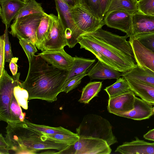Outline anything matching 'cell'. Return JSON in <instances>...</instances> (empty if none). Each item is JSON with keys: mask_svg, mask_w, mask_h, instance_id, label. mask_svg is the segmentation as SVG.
<instances>
[{"mask_svg": "<svg viewBox=\"0 0 154 154\" xmlns=\"http://www.w3.org/2000/svg\"><path fill=\"white\" fill-rule=\"evenodd\" d=\"M93 13L98 18L103 20L99 0H80V4Z\"/></svg>", "mask_w": 154, "mask_h": 154, "instance_id": "cell-31", "label": "cell"}, {"mask_svg": "<svg viewBox=\"0 0 154 154\" xmlns=\"http://www.w3.org/2000/svg\"><path fill=\"white\" fill-rule=\"evenodd\" d=\"M14 93L20 106L23 109H27L28 108V93L26 89L23 88L21 83L20 81L14 87Z\"/></svg>", "mask_w": 154, "mask_h": 154, "instance_id": "cell-29", "label": "cell"}, {"mask_svg": "<svg viewBox=\"0 0 154 154\" xmlns=\"http://www.w3.org/2000/svg\"><path fill=\"white\" fill-rule=\"evenodd\" d=\"M45 13L41 3L37 2L35 0H30L26 3L20 10L14 20L31 14H44Z\"/></svg>", "mask_w": 154, "mask_h": 154, "instance_id": "cell-27", "label": "cell"}, {"mask_svg": "<svg viewBox=\"0 0 154 154\" xmlns=\"http://www.w3.org/2000/svg\"><path fill=\"white\" fill-rule=\"evenodd\" d=\"M137 7L139 12L154 15V0H140L137 2Z\"/></svg>", "mask_w": 154, "mask_h": 154, "instance_id": "cell-34", "label": "cell"}, {"mask_svg": "<svg viewBox=\"0 0 154 154\" xmlns=\"http://www.w3.org/2000/svg\"><path fill=\"white\" fill-rule=\"evenodd\" d=\"M18 60L17 57H13L9 63L10 69L13 76L15 75L17 73L18 65L17 64Z\"/></svg>", "mask_w": 154, "mask_h": 154, "instance_id": "cell-39", "label": "cell"}, {"mask_svg": "<svg viewBox=\"0 0 154 154\" xmlns=\"http://www.w3.org/2000/svg\"><path fill=\"white\" fill-rule=\"evenodd\" d=\"M88 71V69L84 73L74 76L66 81L63 85L62 92L67 93L77 87L81 83L82 79L87 76Z\"/></svg>", "mask_w": 154, "mask_h": 154, "instance_id": "cell-32", "label": "cell"}, {"mask_svg": "<svg viewBox=\"0 0 154 154\" xmlns=\"http://www.w3.org/2000/svg\"><path fill=\"white\" fill-rule=\"evenodd\" d=\"M137 0V2H138V1H140V0Z\"/></svg>", "mask_w": 154, "mask_h": 154, "instance_id": "cell-46", "label": "cell"}, {"mask_svg": "<svg viewBox=\"0 0 154 154\" xmlns=\"http://www.w3.org/2000/svg\"><path fill=\"white\" fill-rule=\"evenodd\" d=\"M143 137L147 140L154 141V128L150 130L144 135Z\"/></svg>", "mask_w": 154, "mask_h": 154, "instance_id": "cell-41", "label": "cell"}, {"mask_svg": "<svg viewBox=\"0 0 154 154\" xmlns=\"http://www.w3.org/2000/svg\"><path fill=\"white\" fill-rule=\"evenodd\" d=\"M26 3L21 0H0V16L5 26H10L12 20Z\"/></svg>", "mask_w": 154, "mask_h": 154, "instance_id": "cell-17", "label": "cell"}, {"mask_svg": "<svg viewBox=\"0 0 154 154\" xmlns=\"http://www.w3.org/2000/svg\"><path fill=\"white\" fill-rule=\"evenodd\" d=\"M122 73L103 62L98 60L97 63L87 73L91 80L97 79H118Z\"/></svg>", "mask_w": 154, "mask_h": 154, "instance_id": "cell-19", "label": "cell"}, {"mask_svg": "<svg viewBox=\"0 0 154 154\" xmlns=\"http://www.w3.org/2000/svg\"><path fill=\"white\" fill-rule=\"evenodd\" d=\"M50 139L60 143L70 145L74 144L79 139L78 134L70 130L67 132L56 134H49L45 133Z\"/></svg>", "mask_w": 154, "mask_h": 154, "instance_id": "cell-28", "label": "cell"}, {"mask_svg": "<svg viewBox=\"0 0 154 154\" xmlns=\"http://www.w3.org/2000/svg\"><path fill=\"white\" fill-rule=\"evenodd\" d=\"M10 150L8 142L1 133L0 135V154H9V151Z\"/></svg>", "mask_w": 154, "mask_h": 154, "instance_id": "cell-38", "label": "cell"}, {"mask_svg": "<svg viewBox=\"0 0 154 154\" xmlns=\"http://www.w3.org/2000/svg\"><path fill=\"white\" fill-rule=\"evenodd\" d=\"M76 132L80 137L101 139L106 141L110 146L117 142L109 122L96 114L85 115L79 126L76 128Z\"/></svg>", "mask_w": 154, "mask_h": 154, "instance_id": "cell-4", "label": "cell"}, {"mask_svg": "<svg viewBox=\"0 0 154 154\" xmlns=\"http://www.w3.org/2000/svg\"><path fill=\"white\" fill-rule=\"evenodd\" d=\"M6 129L5 139L15 153L35 154L40 150L55 149L60 154L70 146L50 139L45 133L29 126L24 120L8 123Z\"/></svg>", "mask_w": 154, "mask_h": 154, "instance_id": "cell-3", "label": "cell"}, {"mask_svg": "<svg viewBox=\"0 0 154 154\" xmlns=\"http://www.w3.org/2000/svg\"><path fill=\"white\" fill-rule=\"evenodd\" d=\"M76 5H79L80 3V0H74Z\"/></svg>", "mask_w": 154, "mask_h": 154, "instance_id": "cell-43", "label": "cell"}, {"mask_svg": "<svg viewBox=\"0 0 154 154\" xmlns=\"http://www.w3.org/2000/svg\"><path fill=\"white\" fill-rule=\"evenodd\" d=\"M50 14L52 20L50 32L38 48L42 52L46 50H61L67 45L65 30L60 18L53 14Z\"/></svg>", "mask_w": 154, "mask_h": 154, "instance_id": "cell-9", "label": "cell"}, {"mask_svg": "<svg viewBox=\"0 0 154 154\" xmlns=\"http://www.w3.org/2000/svg\"><path fill=\"white\" fill-rule=\"evenodd\" d=\"M125 79H130L140 81L154 86V74L147 70L136 66L130 70L122 74Z\"/></svg>", "mask_w": 154, "mask_h": 154, "instance_id": "cell-21", "label": "cell"}, {"mask_svg": "<svg viewBox=\"0 0 154 154\" xmlns=\"http://www.w3.org/2000/svg\"><path fill=\"white\" fill-rule=\"evenodd\" d=\"M131 37L137 39L146 48L154 52V32L136 35Z\"/></svg>", "mask_w": 154, "mask_h": 154, "instance_id": "cell-35", "label": "cell"}, {"mask_svg": "<svg viewBox=\"0 0 154 154\" xmlns=\"http://www.w3.org/2000/svg\"><path fill=\"white\" fill-rule=\"evenodd\" d=\"M109 95V98L129 93L131 91L126 80L120 77L115 82L104 89Z\"/></svg>", "mask_w": 154, "mask_h": 154, "instance_id": "cell-24", "label": "cell"}, {"mask_svg": "<svg viewBox=\"0 0 154 154\" xmlns=\"http://www.w3.org/2000/svg\"><path fill=\"white\" fill-rule=\"evenodd\" d=\"M20 73H17L12 77L5 69L0 77V120L10 121V111L20 105L14 93V88L20 81Z\"/></svg>", "mask_w": 154, "mask_h": 154, "instance_id": "cell-5", "label": "cell"}, {"mask_svg": "<svg viewBox=\"0 0 154 154\" xmlns=\"http://www.w3.org/2000/svg\"><path fill=\"white\" fill-rule=\"evenodd\" d=\"M137 2L136 0H111L106 14L114 11L120 10L133 14L138 12Z\"/></svg>", "mask_w": 154, "mask_h": 154, "instance_id": "cell-23", "label": "cell"}, {"mask_svg": "<svg viewBox=\"0 0 154 154\" xmlns=\"http://www.w3.org/2000/svg\"><path fill=\"white\" fill-rule=\"evenodd\" d=\"M58 15L60 18L65 32L68 46L74 47L78 43L77 38L80 35L72 17L71 9L65 0H54Z\"/></svg>", "mask_w": 154, "mask_h": 154, "instance_id": "cell-10", "label": "cell"}, {"mask_svg": "<svg viewBox=\"0 0 154 154\" xmlns=\"http://www.w3.org/2000/svg\"><path fill=\"white\" fill-rule=\"evenodd\" d=\"M18 39L19 43L24 51L29 63L35 53L37 51L36 45L23 38H20Z\"/></svg>", "mask_w": 154, "mask_h": 154, "instance_id": "cell-33", "label": "cell"}, {"mask_svg": "<svg viewBox=\"0 0 154 154\" xmlns=\"http://www.w3.org/2000/svg\"><path fill=\"white\" fill-rule=\"evenodd\" d=\"M129 41L136 64L154 74V52L134 38L130 37Z\"/></svg>", "mask_w": 154, "mask_h": 154, "instance_id": "cell-12", "label": "cell"}, {"mask_svg": "<svg viewBox=\"0 0 154 154\" xmlns=\"http://www.w3.org/2000/svg\"><path fill=\"white\" fill-rule=\"evenodd\" d=\"M118 147L115 152L122 154H154V142L150 143L135 138Z\"/></svg>", "mask_w": 154, "mask_h": 154, "instance_id": "cell-15", "label": "cell"}, {"mask_svg": "<svg viewBox=\"0 0 154 154\" xmlns=\"http://www.w3.org/2000/svg\"><path fill=\"white\" fill-rule=\"evenodd\" d=\"M111 151L110 146L103 140L79 137L60 154H109Z\"/></svg>", "mask_w": 154, "mask_h": 154, "instance_id": "cell-8", "label": "cell"}, {"mask_svg": "<svg viewBox=\"0 0 154 154\" xmlns=\"http://www.w3.org/2000/svg\"><path fill=\"white\" fill-rule=\"evenodd\" d=\"M71 11L73 20L80 35L94 32L105 25L103 20L99 19L80 5L71 7Z\"/></svg>", "mask_w": 154, "mask_h": 154, "instance_id": "cell-7", "label": "cell"}, {"mask_svg": "<svg viewBox=\"0 0 154 154\" xmlns=\"http://www.w3.org/2000/svg\"><path fill=\"white\" fill-rule=\"evenodd\" d=\"M8 28L5 26L4 33L5 36L4 50L5 62L10 63L12 58L13 57L11 43L9 41L8 35Z\"/></svg>", "mask_w": 154, "mask_h": 154, "instance_id": "cell-36", "label": "cell"}, {"mask_svg": "<svg viewBox=\"0 0 154 154\" xmlns=\"http://www.w3.org/2000/svg\"><path fill=\"white\" fill-rule=\"evenodd\" d=\"M21 0L24 2L27 3L30 0Z\"/></svg>", "mask_w": 154, "mask_h": 154, "instance_id": "cell-44", "label": "cell"}, {"mask_svg": "<svg viewBox=\"0 0 154 154\" xmlns=\"http://www.w3.org/2000/svg\"><path fill=\"white\" fill-rule=\"evenodd\" d=\"M52 24V20L50 14L45 13L41 19L36 32L35 45L38 49L49 35Z\"/></svg>", "mask_w": 154, "mask_h": 154, "instance_id": "cell-22", "label": "cell"}, {"mask_svg": "<svg viewBox=\"0 0 154 154\" xmlns=\"http://www.w3.org/2000/svg\"><path fill=\"white\" fill-rule=\"evenodd\" d=\"M152 106L150 103L135 97L134 108L118 116L136 120L148 119L154 114Z\"/></svg>", "mask_w": 154, "mask_h": 154, "instance_id": "cell-16", "label": "cell"}, {"mask_svg": "<svg viewBox=\"0 0 154 154\" xmlns=\"http://www.w3.org/2000/svg\"><path fill=\"white\" fill-rule=\"evenodd\" d=\"M68 5L70 7H72L75 5L76 3L74 0H65Z\"/></svg>", "mask_w": 154, "mask_h": 154, "instance_id": "cell-42", "label": "cell"}, {"mask_svg": "<svg viewBox=\"0 0 154 154\" xmlns=\"http://www.w3.org/2000/svg\"><path fill=\"white\" fill-rule=\"evenodd\" d=\"M152 111H153V112H154V107L152 108Z\"/></svg>", "mask_w": 154, "mask_h": 154, "instance_id": "cell-45", "label": "cell"}, {"mask_svg": "<svg viewBox=\"0 0 154 154\" xmlns=\"http://www.w3.org/2000/svg\"><path fill=\"white\" fill-rule=\"evenodd\" d=\"M38 55L47 63L60 69L70 71L74 60L73 57L67 54L64 49L59 50H46Z\"/></svg>", "mask_w": 154, "mask_h": 154, "instance_id": "cell-13", "label": "cell"}, {"mask_svg": "<svg viewBox=\"0 0 154 154\" xmlns=\"http://www.w3.org/2000/svg\"><path fill=\"white\" fill-rule=\"evenodd\" d=\"M111 0H99L101 9L103 16L104 17Z\"/></svg>", "mask_w": 154, "mask_h": 154, "instance_id": "cell-40", "label": "cell"}, {"mask_svg": "<svg viewBox=\"0 0 154 154\" xmlns=\"http://www.w3.org/2000/svg\"><path fill=\"white\" fill-rule=\"evenodd\" d=\"M132 14L123 11H114L106 14L103 20L108 27L120 30L129 38L133 36Z\"/></svg>", "mask_w": 154, "mask_h": 154, "instance_id": "cell-11", "label": "cell"}, {"mask_svg": "<svg viewBox=\"0 0 154 154\" xmlns=\"http://www.w3.org/2000/svg\"><path fill=\"white\" fill-rule=\"evenodd\" d=\"M73 65L69 71L67 78L66 80L77 75L81 74L91 66L95 61V59H86L76 56L74 57Z\"/></svg>", "mask_w": 154, "mask_h": 154, "instance_id": "cell-25", "label": "cell"}, {"mask_svg": "<svg viewBox=\"0 0 154 154\" xmlns=\"http://www.w3.org/2000/svg\"><path fill=\"white\" fill-rule=\"evenodd\" d=\"M26 124L30 127L43 133L49 134H61L68 132L69 130L61 126L54 127L44 125H39L32 123L25 119Z\"/></svg>", "mask_w": 154, "mask_h": 154, "instance_id": "cell-30", "label": "cell"}, {"mask_svg": "<svg viewBox=\"0 0 154 154\" xmlns=\"http://www.w3.org/2000/svg\"><path fill=\"white\" fill-rule=\"evenodd\" d=\"M135 96L132 91L128 93L109 98L107 106L108 111L117 116L128 112L134 108Z\"/></svg>", "mask_w": 154, "mask_h": 154, "instance_id": "cell-14", "label": "cell"}, {"mask_svg": "<svg viewBox=\"0 0 154 154\" xmlns=\"http://www.w3.org/2000/svg\"><path fill=\"white\" fill-rule=\"evenodd\" d=\"M44 14H33L14 20L9 33L14 37L23 38L35 45L36 30Z\"/></svg>", "mask_w": 154, "mask_h": 154, "instance_id": "cell-6", "label": "cell"}, {"mask_svg": "<svg viewBox=\"0 0 154 154\" xmlns=\"http://www.w3.org/2000/svg\"><path fill=\"white\" fill-rule=\"evenodd\" d=\"M102 82H90L82 89L81 96L78 101L81 103H88L94 97L97 96L101 90Z\"/></svg>", "mask_w": 154, "mask_h": 154, "instance_id": "cell-26", "label": "cell"}, {"mask_svg": "<svg viewBox=\"0 0 154 154\" xmlns=\"http://www.w3.org/2000/svg\"><path fill=\"white\" fill-rule=\"evenodd\" d=\"M126 35L120 36L100 28L93 32L80 35L77 38L81 48L94 54L98 60L119 72L124 73L136 64Z\"/></svg>", "mask_w": 154, "mask_h": 154, "instance_id": "cell-1", "label": "cell"}, {"mask_svg": "<svg viewBox=\"0 0 154 154\" xmlns=\"http://www.w3.org/2000/svg\"><path fill=\"white\" fill-rule=\"evenodd\" d=\"M5 36L3 34L0 38V77L5 69V53L4 50Z\"/></svg>", "mask_w": 154, "mask_h": 154, "instance_id": "cell-37", "label": "cell"}, {"mask_svg": "<svg viewBox=\"0 0 154 154\" xmlns=\"http://www.w3.org/2000/svg\"><path fill=\"white\" fill-rule=\"evenodd\" d=\"M132 37L136 35L154 32V15L146 14L138 12L132 14Z\"/></svg>", "mask_w": 154, "mask_h": 154, "instance_id": "cell-18", "label": "cell"}, {"mask_svg": "<svg viewBox=\"0 0 154 154\" xmlns=\"http://www.w3.org/2000/svg\"><path fill=\"white\" fill-rule=\"evenodd\" d=\"M28 74L23 88L28 92V100L38 99L52 102L62 92L69 71L57 68L41 56L34 55L29 63Z\"/></svg>", "mask_w": 154, "mask_h": 154, "instance_id": "cell-2", "label": "cell"}, {"mask_svg": "<svg viewBox=\"0 0 154 154\" xmlns=\"http://www.w3.org/2000/svg\"><path fill=\"white\" fill-rule=\"evenodd\" d=\"M125 79L135 95L140 97L152 105H154V86L137 80Z\"/></svg>", "mask_w": 154, "mask_h": 154, "instance_id": "cell-20", "label": "cell"}]
</instances>
